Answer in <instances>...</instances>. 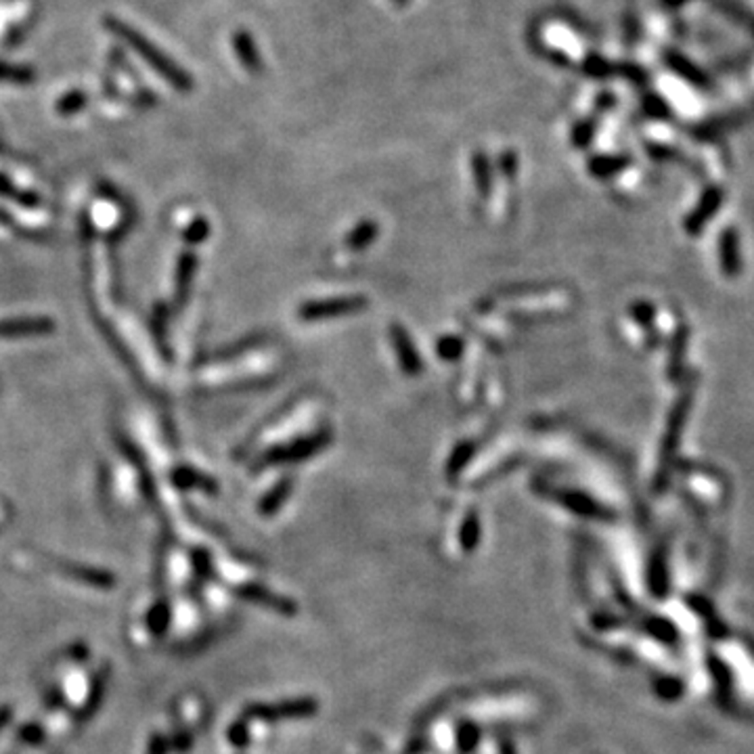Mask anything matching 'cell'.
Here are the masks:
<instances>
[{
	"label": "cell",
	"instance_id": "29",
	"mask_svg": "<svg viewBox=\"0 0 754 754\" xmlns=\"http://www.w3.org/2000/svg\"><path fill=\"white\" fill-rule=\"evenodd\" d=\"M593 130H596V124H593V122L579 124L577 128H574V134H572L574 145H577V147L589 145L591 139H593Z\"/></svg>",
	"mask_w": 754,
	"mask_h": 754
},
{
	"label": "cell",
	"instance_id": "26",
	"mask_svg": "<svg viewBox=\"0 0 754 754\" xmlns=\"http://www.w3.org/2000/svg\"><path fill=\"white\" fill-rule=\"evenodd\" d=\"M651 574H654V589L662 591L664 585H667V564H664V555L662 552H658L656 560H654V566H651Z\"/></svg>",
	"mask_w": 754,
	"mask_h": 754
},
{
	"label": "cell",
	"instance_id": "13",
	"mask_svg": "<svg viewBox=\"0 0 754 754\" xmlns=\"http://www.w3.org/2000/svg\"><path fill=\"white\" fill-rule=\"evenodd\" d=\"M53 329V323L44 319H25V321H4L0 323V337H19L31 334H44Z\"/></svg>",
	"mask_w": 754,
	"mask_h": 754
},
{
	"label": "cell",
	"instance_id": "11",
	"mask_svg": "<svg viewBox=\"0 0 754 754\" xmlns=\"http://www.w3.org/2000/svg\"><path fill=\"white\" fill-rule=\"evenodd\" d=\"M713 9L721 13L727 22L744 30L754 40V9L744 0H713Z\"/></svg>",
	"mask_w": 754,
	"mask_h": 754
},
{
	"label": "cell",
	"instance_id": "7",
	"mask_svg": "<svg viewBox=\"0 0 754 754\" xmlns=\"http://www.w3.org/2000/svg\"><path fill=\"white\" fill-rule=\"evenodd\" d=\"M662 61H664V66H667V69H670L677 78L687 82L689 86L698 88V91H713L714 88V82L711 76L706 74V69L700 67L698 63H694L689 57L677 53V50H667L662 57Z\"/></svg>",
	"mask_w": 754,
	"mask_h": 754
},
{
	"label": "cell",
	"instance_id": "28",
	"mask_svg": "<svg viewBox=\"0 0 754 754\" xmlns=\"http://www.w3.org/2000/svg\"><path fill=\"white\" fill-rule=\"evenodd\" d=\"M462 534H463L465 547L474 545L476 539H478V516L474 514V511H471V514H468V517H465Z\"/></svg>",
	"mask_w": 754,
	"mask_h": 754
},
{
	"label": "cell",
	"instance_id": "21",
	"mask_svg": "<svg viewBox=\"0 0 754 754\" xmlns=\"http://www.w3.org/2000/svg\"><path fill=\"white\" fill-rule=\"evenodd\" d=\"M474 178H476V189L482 197L490 193V166L489 159L482 156V153H476L474 156Z\"/></svg>",
	"mask_w": 754,
	"mask_h": 754
},
{
	"label": "cell",
	"instance_id": "6",
	"mask_svg": "<svg viewBox=\"0 0 754 754\" xmlns=\"http://www.w3.org/2000/svg\"><path fill=\"white\" fill-rule=\"evenodd\" d=\"M725 202V189L719 187V184H711L702 191L698 203L696 208L686 216L683 220V229H686L687 235L692 238H698V235L708 227V222L714 219V214L719 212L721 206Z\"/></svg>",
	"mask_w": 754,
	"mask_h": 754
},
{
	"label": "cell",
	"instance_id": "20",
	"mask_svg": "<svg viewBox=\"0 0 754 754\" xmlns=\"http://www.w3.org/2000/svg\"><path fill=\"white\" fill-rule=\"evenodd\" d=\"M465 350V342L459 336H443L436 342V353L443 361H457L462 359Z\"/></svg>",
	"mask_w": 754,
	"mask_h": 754
},
{
	"label": "cell",
	"instance_id": "19",
	"mask_svg": "<svg viewBox=\"0 0 754 754\" xmlns=\"http://www.w3.org/2000/svg\"><path fill=\"white\" fill-rule=\"evenodd\" d=\"M292 487H293L292 478H283V480H279L277 484H274V489L271 490V493L262 499V505H260L262 511H265V514H271V511L277 509L279 505L290 497Z\"/></svg>",
	"mask_w": 754,
	"mask_h": 754
},
{
	"label": "cell",
	"instance_id": "1",
	"mask_svg": "<svg viewBox=\"0 0 754 754\" xmlns=\"http://www.w3.org/2000/svg\"><path fill=\"white\" fill-rule=\"evenodd\" d=\"M692 402H694V388H686L679 396H677L675 405L669 413V421H667V427H664L660 455H658V468L654 476V493L658 495H662L664 490L670 487V480H673L677 455H679V446H681V436H683V430H686L689 411H692Z\"/></svg>",
	"mask_w": 754,
	"mask_h": 754
},
{
	"label": "cell",
	"instance_id": "4",
	"mask_svg": "<svg viewBox=\"0 0 754 754\" xmlns=\"http://www.w3.org/2000/svg\"><path fill=\"white\" fill-rule=\"evenodd\" d=\"M367 306V300L363 296H340L328 300H310L300 306L298 315L302 321H328V319L355 315Z\"/></svg>",
	"mask_w": 754,
	"mask_h": 754
},
{
	"label": "cell",
	"instance_id": "23",
	"mask_svg": "<svg viewBox=\"0 0 754 754\" xmlns=\"http://www.w3.org/2000/svg\"><path fill=\"white\" fill-rule=\"evenodd\" d=\"M585 72L593 76V78H608L612 74H618V66H610L608 61H604L602 57L591 55L589 59L585 61Z\"/></svg>",
	"mask_w": 754,
	"mask_h": 754
},
{
	"label": "cell",
	"instance_id": "16",
	"mask_svg": "<svg viewBox=\"0 0 754 754\" xmlns=\"http://www.w3.org/2000/svg\"><path fill=\"white\" fill-rule=\"evenodd\" d=\"M377 235H380V227H377V222L361 220L359 225H356L353 231L346 235V246L355 252L365 250V247L372 246L377 239Z\"/></svg>",
	"mask_w": 754,
	"mask_h": 754
},
{
	"label": "cell",
	"instance_id": "12",
	"mask_svg": "<svg viewBox=\"0 0 754 754\" xmlns=\"http://www.w3.org/2000/svg\"><path fill=\"white\" fill-rule=\"evenodd\" d=\"M689 344V328L687 325H681L677 328L673 334V340H670L669 348V377L670 380H679L683 369H686V353Z\"/></svg>",
	"mask_w": 754,
	"mask_h": 754
},
{
	"label": "cell",
	"instance_id": "24",
	"mask_svg": "<svg viewBox=\"0 0 754 754\" xmlns=\"http://www.w3.org/2000/svg\"><path fill=\"white\" fill-rule=\"evenodd\" d=\"M193 268H195L193 256L191 254L183 256L181 266H178V300H183V296H187V287H189L191 274H193Z\"/></svg>",
	"mask_w": 754,
	"mask_h": 754
},
{
	"label": "cell",
	"instance_id": "33",
	"mask_svg": "<svg viewBox=\"0 0 754 754\" xmlns=\"http://www.w3.org/2000/svg\"><path fill=\"white\" fill-rule=\"evenodd\" d=\"M664 6H669V9H679V6L692 3V0H662Z\"/></svg>",
	"mask_w": 754,
	"mask_h": 754
},
{
	"label": "cell",
	"instance_id": "18",
	"mask_svg": "<svg viewBox=\"0 0 754 754\" xmlns=\"http://www.w3.org/2000/svg\"><path fill=\"white\" fill-rule=\"evenodd\" d=\"M474 453H476L474 443H468V440L459 443L451 453L449 463H446V476L457 478L459 474H462V471L468 468V463L471 462V457H474Z\"/></svg>",
	"mask_w": 754,
	"mask_h": 754
},
{
	"label": "cell",
	"instance_id": "25",
	"mask_svg": "<svg viewBox=\"0 0 754 754\" xmlns=\"http://www.w3.org/2000/svg\"><path fill=\"white\" fill-rule=\"evenodd\" d=\"M34 78V74L25 67H13V66H3L0 63V80H13V82H30Z\"/></svg>",
	"mask_w": 754,
	"mask_h": 754
},
{
	"label": "cell",
	"instance_id": "10",
	"mask_svg": "<svg viewBox=\"0 0 754 754\" xmlns=\"http://www.w3.org/2000/svg\"><path fill=\"white\" fill-rule=\"evenodd\" d=\"M555 499H558L566 509L574 511L579 516H589V517H599V520H610L612 511L606 509L604 505H599L596 499H591L589 495L580 493V490H555L552 493Z\"/></svg>",
	"mask_w": 754,
	"mask_h": 754
},
{
	"label": "cell",
	"instance_id": "17",
	"mask_svg": "<svg viewBox=\"0 0 754 754\" xmlns=\"http://www.w3.org/2000/svg\"><path fill=\"white\" fill-rule=\"evenodd\" d=\"M631 317H633V321L639 323L645 331H648V346H656L658 340L654 336H651V331L656 334V325H654L656 323V309H654V306H651L650 302H645V300H642V302H635L631 306Z\"/></svg>",
	"mask_w": 754,
	"mask_h": 754
},
{
	"label": "cell",
	"instance_id": "14",
	"mask_svg": "<svg viewBox=\"0 0 754 754\" xmlns=\"http://www.w3.org/2000/svg\"><path fill=\"white\" fill-rule=\"evenodd\" d=\"M233 44H235V50H238L239 61L244 63L247 72L258 74L262 69V61L258 55V49H256L250 34H247V31H238V34L233 36Z\"/></svg>",
	"mask_w": 754,
	"mask_h": 754
},
{
	"label": "cell",
	"instance_id": "34",
	"mask_svg": "<svg viewBox=\"0 0 754 754\" xmlns=\"http://www.w3.org/2000/svg\"><path fill=\"white\" fill-rule=\"evenodd\" d=\"M399 3H402V0H399Z\"/></svg>",
	"mask_w": 754,
	"mask_h": 754
},
{
	"label": "cell",
	"instance_id": "2",
	"mask_svg": "<svg viewBox=\"0 0 754 754\" xmlns=\"http://www.w3.org/2000/svg\"><path fill=\"white\" fill-rule=\"evenodd\" d=\"M105 25L110 28L113 36H118L120 40H124L128 47H130L134 53H137L140 59L147 63V66H149L151 69H156V72L162 76L164 80H168L172 86L178 88V91H191V86H193L191 76L184 72L178 63L172 61L170 57H166L162 50L156 47V44L147 40L140 31L130 28V25L124 22H120L118 17H107Z\"/></svg>",
	"mask_w": 754,
	"mask_h": 754
},
{
	"label": "cell",
	"instance_id": "22",
	"mask_svg": "<svg viewBox=\"0 0 754 754\" xmlns=\"http://www.w3.org/2000/svg\"><path fill=\"white\" fill-rule=\"evenodd\" d=\"M643 112L648 113L651 120L673 118V110H670L667 101H664L662 97H658V94H648V97L643 99Z\"/></svg>",
	"mask_w": 754,
	"mask_h": 754
},
{
	"label": "cell",
	"instance_id": "15",
	"mask_svg": "<svg viewBox=\"0 0 754 754\" xmlns=\"http://www.w3.org/2000/svg\"><path fill=\"white\" fill-rule=\"evenodd\" d=\"M631 164L629 156H597L589 162V172L597 178H610Z\"/></svg>",
	"mask_w": 754,
	"mask_h": 754
},
{
	"label": "cell",
	"instance_id": "8",
	"mask_svg": "<svg viewBox=\"0 0 754 754\" xmlns=\"http://www.w3.org/2000/svg\"><path fill=\"white\" fill-rule=\"evenodd\" d=\"M390 340H392L396 359H399V365L407 375H419L421 369H424V361L415 348V344L408 336V331L402 328V325L394 323L390 328Z\"/></svg>",
	"mask_w": 754,
	"mask_h": 754
},
{
	"label": "cell",
	"instance_id": "5",
	"mask_svg": "<svg viewBox=\"0 0 754 754\" xmlns=\"http://www.w3.org/2000/svg\"><path fill=\"white\" fill-rule=\"evenodd\" d=\"M331 443V432L329 430H319L306 438H298L293 443L285 446H277L265 457V463H298L306 462V459L315 457L317 453H321L325 446Z\"/></svg>",
	"mask_w": 754,
	"mask_h": 754
},
{
	"label": "cell",
	"instance_id": "3",
	"mask_svg": "<svg viewBox=\"0 0 754 754\" xmlns=\"http://www.w3.org/2000/svg\"><path fill=\"white\" fill-rule=\"evenodd\" d=\"M754 120V101L749 105L736 107V110H730L721 116H714L706 122H700L692 128V137L700 143H711V140H719L725 134H730L738 128L750 124Z\"/></svg>",
	"mask_w": 754,
	"mask_h": 754
},
{
	"label": "cell",
	"instance_id": "32",
	"mask_svg": "<svg viewBox=\"0 0 754 754\" xmlns=\"http://www.w3.org/2000/svg\"><path fill=\"white\" fill-rule=\"evenodd\" d=\"M499 166H501V172H505L507 176L514 175V172H516V156H514V153H505V156L501 157Z\"/></svg>",
	"mask_w": 754,
	"mask_h": 754
},
{
	"label": "cell",
	"instance_id": "30",
	"mask_svg": "<svg viewBox=\"0 0 754 754\" xmlns=\"http://www.w3.org/2000/svg\"><path fill=\"white\" fill-rule=\"evenodd\" d=\"M85 97H82L80 93H74V94H69V97H63L61 99V103H59V112H63V113H69V112H76V110H80L82 105H85Z\"/></svg>",
	"mask_w": 754,
	"mask_h": 754
},
{
	"label": "cell",
	"instance_id": "27",
	"mask_svg": "<svg viewBox=\"0 0 754 754\" xmlns=\"http://www.w3.org/2000/svg\"><path fill=\"white\" fill-rule=\"evenodd\" d=\"M175 480L178 484H183V487H193V484H202V487H214L212 480H208V478L195 474V471H191V470H181V474H176Z\"/></svg>",
	"mask_w": 754,
	"mask_h": 754
},
{
	"label": "cell",
	"instance_id": "31",
	"mask_svg": "<svg viewBox=\"0 0 754 754\" xmlns=\"http://www.w3.org/2000/svg\"><path fill=\"white\" fill-rule=\"evenodd\" d=\"M206 233H208V225L203 220H197L193 227H191V231H189V235L187 238L191 239V241H202L203 238H206Z\"/></svg>",
	"mask_w": 754,
	"mask_h": 754
},
{
	"label": "cell",
	"instance_id": "9",
	"mask_svg": "<svg viewBox=\"0 0 754 754\" xmlns=\"http://www.w3.org/2000/svg\"><path fill=\"white\" fill-rule=\"evenodd\" d=\"M719 265L721 273L730 279H736L742 273V241H740V233L733 227L723 229L719 238Z\"/></svg>",
	"mask_w": 754,
	"mask_h": 754
}]
</instances>
